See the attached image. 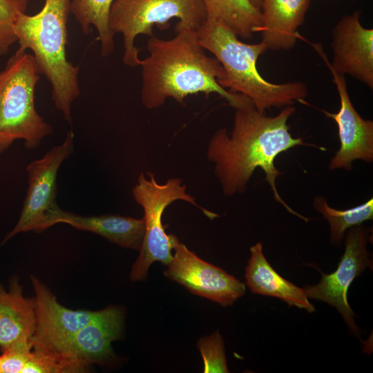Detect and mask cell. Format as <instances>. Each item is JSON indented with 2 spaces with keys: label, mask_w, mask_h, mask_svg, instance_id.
Wrapping results in <instances>:
<instances>
[{
  "label": "cell",
  "mask_w": 373,
  "mask_h": 373,
  "mask_svg": "<svg viewBox=\"0 0 373 373\" xmlns=\"http://www.w3.org/2000/svg\"><path fill=\"white\" fill-rule=\"evenodd\" d=\"M174 18L179 19L175 32L196 30L207 18L203 0H114L108 26L114 35L123 36V63L130 67L140 66V49L134 45L136 37H152L154 26L166 29Z\"/></svg>",
  "instance_id": "obj_6"
},
{
  "label": "cell",
  "mask_w": 373,
  "mask_h": 373,
  "mask_svg": "<svg viewBox=\"0 0 373 373\" xmlns=\"http://www.w3.org/2000/svg\"><path fill=\"white\" fill-rule=\"evenodd\" d=\"M71 0H45L34 15L20 12L13 30L19 42L17 50L32 52L36 65L52 87V99L66 121L71 123V106L79 96V68L66 57L67 23Z\"/></svg>",
  "instance_id": "obj_4"
},
{
  "label": "cell",
  "mask_w": 373,
  "mask_h": 373,
  "mask_svg": "<svg viewBox=\"0 0 373 373\" xmlns=\"http://www.w3.org/2000/svg\"><path fill=\"white\" fill-rule=\"evenodd\" d=\"M207 18L220 22L238 37L251 39L260 32L262 24L261 10L249 0H203Z\"/></svg>",
  "instance_id": "obj_19"
},
{
  "label": "cell",
  "mask_w": 373,
  "mask_h": 373,
  "mask_svg": "<svg viewBox=\"0 0 373 373\" xmlns=\"http://www.w3.org/2000/svg\"><path fill=\"white\" fill-rule=\"evenodd\" d=\"M334 1H342V0H334ZM343 1H356V0H343Z\"/></svg>",
  "instance_id": "obj_28"
},
{
  "label": "cell",
  "mask_w": 373,
  "mask_h": 373,
  "mask_svg": "<svg viewBox=\"0 0 373 373\" xmlns=\"http://www.w3.org/2000/svg\"><path fill=\"white\" fill-rule=\"evenodd\" d=\"M314 207L328 221L330 227V240L333 243L341 242L346 231L373 218V198L363 204L345 210L331 207L325 198L316 197Z\"/></svg>",
  "instance_id": "obj_21"
},
{
  "label": "cell",
  "mask_w": 373,
  "mask_h": 373,
  "mask_svg": "<svg viewBox=\"0 0 373 373\" xmlns=\"http://www.w3.org/2000/svg\"><path fill=\"white\" fill-rule=\"evenodd\" d=\"M20 12L10 0H0V56L7 54L17 41L13 25Z\"/></svg>",
  "instance_id": "obj_25"
},
{
  "label": "cell",
  "mask_w": 373,
  "mask_h": 373,
  "mask_svg": "<svg viewBox=\"0 0 373 373\" xmlns=\"http://www.w3.org/2000/svg\"><path fill=\"white\" fill-rule=\"evenodd\" d=\"M124 314L119 307L110 306L80 329L58 351L86 370L93 364H106L115 358L111 343L122 337Z\"/></svg>",
  "instance_id": "obj_14"
},
{
  "label": "cell",
  "mask_w": 373,
  "mask_h": 373,
  "mask_svg": "<svg viewBox=\"0 0 373 373\" xmlns=\"http://www.w3.org/2000/svg\"><path fill=\"white\" fill-rule=\"evenodd\" d=\"M58 223L68 224L77 229L96 233L122 247L138 251L145 230L144 218L119 215L83 216L60 208L53 218V224Z\"/></svg>",
  "instance_id": "obj_18"
},
{
  "label": "cell",
  "mask_w": 373,
  "mask_h": 373,
  "mask_svg": "<svg viewBox=\"0 0 373 373\" xmlns=\"http://www.w3.org/2000/svg\"><path fill=\"white\" fill-rule=\"evenodd\" d=\"M331 67L373 88V29L365 28L361 12L344 15L332 31Z\"/></svg>",
  "instance_id": "obj_13"
},
{
  "label": "cell",
  "mask_w": 373,
  "mask_h": 373,
  "mask_svg": "<svg viewBox=\"0 0 373 373\" xmlns=\"http://www.w3.org/2000/svg\"><path fill=\"white\" fill-rule=\"evenodd\" d=\"M35 293L36 324L33 347L58 351L99 311L72 310L61 305L50 289L37 278L30 276Z\"/></svg>",
  "instance_id": "obj_12"
},
{
  "label": "cell",
  "mask_w": 373,
  "mask_h": 373,
  "mask_svg": "<svg viewBox=\"0 0 373 373\" xmlns=\"http://www.w3.org/2000/svg\"><path fill=\"white\" fill-rule=\"evenodd\" d=\"M310 0H262V40L267 50H289L296 43Z\"/></svg>",
  "instance_id": "obj_16"
},
{
  "label": "cell",
  "mask_w": 373,
  "mask_h": 373,
  "mask_svg": "<svg viewBox=\"0 0 373 373\" xmlns=\"http://www.w3.org/2000/svg\"><path fill=\"white\" fill-rule=\"evenodd\" d=\"M36 324L35 297L23 295L19 278L12 277L7 290L0 283V348L32 341Z\"/></svg>",
  "instance_id": "obj_15"
},
{
  "label": "cell",
  "mask_w": 373,
  "mask_h": 373,
  "mask_svg": "<svg viewBox=\"0 0 373 373\" xmlns=\"http://www.w3.org/2000/svg\"><path fill=\"white\" fill-rule=\"evenodd\" d=\"M114 0H71V12L82 31L88 35L95 28L101 46V55L107 57L115 50L114 34L108 26V15Z\"/></svg>",
  "instance_id": "obj_20"
},
{
  "label": "cell",
  "mask_w": 373,
  "mask_h": 373,
  "mask_svg": "<svg viewBox=\"0 0 373 373\" xmlns=\"http://www.w3.org/2000/svg\"><path fill=\"white\" fill-rule=\"evenodd\" d=\"M40 75L33 55L17 50L0 71V155L17 140L28 149H37L52 133L35 108Z\"/></svg>",
  "instance_id": "obj_5"
},
{
  "label": "cell",
  "mask_w": 373,
  "mask_h": 373,
  "mask_svg": "<svg viewBox=\"0 0 373 373\" xmlns=\"http://www.w3.org/2000/svg\"><path fill=\"white\" fill-rule=\"evenodd\" d=\"M172 260L164 275L193 294L229 306L245 293V284L224 270L199 258L177 238Z\"/></svg>",
  "instance_id": "obj_10"
},
{
  "label": "cell",
  "mask_w": 373,
  "mask_h": 373,
  "mask_svg": "<svg viewBox=\"0 0 373 373\" xmlns=\"http://www.w3.org/2000/svg\"><path fill=\"white\" fill-rule=\"evenodd\" d=\"M197 347L204 361V372H229L222 338L218 332L199 339Z\"/></svg>",
  "instance_id": "obj_23"
},
{
  "label": "cell",
  "mask_w": 373,
  "mask_h": 373,
  "mask_svg": "<svg viewBox=\"0 0 373 373\" xmlns=\"http://www.w3.org/2000/svg\"><path fill=\"white\" fill-rule=\"evenodd\" d=\"M312 46L327 66L340 99V108L337 113L323 111L336 123L341 143L339 149L330 160L329 169L343 168L350 171L355 160L372 162L373 121L363 119L356 111L349 95L345 75L331 67L321 44H312Z\"/></svg>",
  "instance_id": "obj_11"
},
{
  "label": "cell",
  "mask_w": 373,
  "mask_h": 373,
  "mask_svg": "<svg viewBox=\"0 0 373 373\" xmlns=\"http://www.w3.org/2000/svg\"><path fill=\"white\" fill-rule=\"evenodd\" d=\"M293 106L283 107L276 116H267L258 111L251 102L236 109L231 134L222 128L211 138L208 160L214 164V172L225 195L245 191L257 168L265 175L274 199L291 214L305 222L309 218L298 214L283 200L276 188V178L282 173L274 165L283 152L305 144L300 137H293L287 124L295 113Z\"/></svg>",
  "instance_id": "obj_1"
},
{
  "label": "cell",
  "mask_w": 373,
  "mask_h": 373,
  "mask_svg": "<svg viewBox=\"0 0 373 373\" xmlns=\"http://www.w3.org/2000/svg\"><path fill=\"white\" fill-rule=\"evenodd\" d=\"M251 3L258 9H261L262 0H249Z\"/></svg>",
  "instance_id": "obj_27"
},
{
  "label": "cell",
  "mask_w": 373,
  "mask_h": 373,
  "mask_svg": "<svg viewBox=\"0 0 373 373\" xmlns=\"http://www.w3.org/2000/svg\"><path fill=\"white\" fill-rule=\"evenodd\" d=\"M149 178L142 173L132 193L135 200L144 210L145 230L140 254L134 262L129 278L133 282L144 280L149 269L154 262L168 265L172 260V251L176 236L167 234L162 223V216L169 204L175 200H184L199 208L209 218L218 215L196 203L186 192L180 178H171L163 184H158L153 174L147 172Z\"/></svg>",
  "instance_id": "obj_7"
},
{
  "label": "cell",
  "mask_w": 373,
  "mask_h": 373,
  "mask_svg": "<svg viewBox=\"0 0 373 373\" xmlns=\"http://www.w3.org/2000/svg\"><path fill=\"white\" fill-rule=\"evenodd\" d=\"M370 238V229L361 224L347 229L345 251L336 271L330 274L322 273L318 283L305 288L308 298L336 307L349 330L358 336L359 332L354 322L355 314L348 303L347 295L354 279L367 267H372V261L367 249Z\"/></svg>",
  "instance_id": "obj_9"
},
{
  "label": "cell",
  "mask_w": 373,
  "mask_h": 373,
  "mask_svg": "<svg viewBox=\"0 0 373 373\" xmlns=\"http://www.w3.org/2000/svg\"><path fill=\"white\" fill-rule=\"evenodd\" d=\"M86 370L59 353L32 348L21 373H79Z\"/></svg>",
  "instance_id": "obj_22"
},
{
  "label": "cell",
  "mask_w": 373,
  "mask_h": 373,
  "mask_svg": "<svg viewBox=\"0 0 373 373\" xmlns=\"http://www.w3.org/2000/svg\"><path fill=\"white\" fill-rule=\"evenodd\" d=\"M195 32L202 47L211 52L224 68V75L218 84L249 98L258 111L292 106L295 102H303L307 96V88L301 82L274 84L261 76L256 62L267 51L262 41L242 42L229 28L209 18Z\"/></svg>",
  "instance_id": "obj_3"
},
{
  "label": "cell",
  "mask_w": 373,
  "mask_h": 373,
  "mask_svg": "<svg viewBox=\"0 0 373 373\" xmlns=\"http://www.w3.org/2000/svg\"><path fill=\"white\" fill-rule=\"evenodd\" d=\"M170 39L153 35L147 41L149 55L140 61L141 101L148 109L162 106L167 98L183 104L185 97L216 93L235 109L249 102L247 97L222 88L224 75L221 64L209 57L199 43L195 30H182Z\"/></svg>",
  "instance_id": "obj_2"
},
{
  "label": "cell",
  "mask_w": 373,
  "mask_h": 373,
  "mask_svg": "<svg viewBox=\"0 0 373 373\" xmlns=\"http://www.w3.org/2000/svg\"><path fill=\"white\" fill-rule=\"evenodd\" d=\"M250 258L245 269L246 283L257 294L279 298L289 306L312 313L315 311L305 288H300L278 274L264 256L261 242L250 248Z\"/></svg>",
  "instance_id": "obj_17"
},
{
  "label": "cell",
  "mask_w": 373,
  "mask_h": 373,
  "mask_svg": "<svg viewBox=\"0 0 373 373\" xmlns=\"http://www.w3.org/2000/svg\"><path fill=\"white\" fill-rule=\"evenodd\" d=\"M33 347V343H16L2 350L0 373H21Z\"/></svg>",
  "instance_id": "obj_24"
},
{
  "label": "cell",
  "mask_w": 373,
  "mask_h": 373,
  "mask_svg": "<svg viewBox=\"0 0 373 373\" xmlns=\"http://www.w3.org/2000/svg\"><path fill=\"white\" fill-rule=\"evenodd\" d=\"M10 1L17 8V9L19 11L22 12H26L28 0H10Z\"/></svg>",
  "instance_id": "obj_26"
},
{
  "label": "cell",
  "mask_w": 373,
  "mask_h": 373,
  "mask_svg": "<svg viewBox=\"0 0 373 373\" xmlns=\"http://www.w3.org/2000/svg\"><path fill=\"white\" fill-rule=\"evenodd\" d=\"M75 134L69 131L64 141L52 147L40 159L26 167L28 187L19 218L2 242L5 243L22 232H41L53 226L56 202L57 178L62 162L74 151Z\"/></svg>",
  "instance_id": "obj_8"
}]
</instances>
